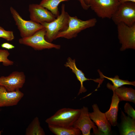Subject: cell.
I'll return each instance as SVG.
<instances>
[{"label":"cell","mask_w":135,"mask_h":135,"mask_svg":"<svg viewBox=\"0 0 135 135\" xmlns=\"http://www.w3.org/2000/svg\"><path fill=\"white\" fill-rule=\"evenodd\" d=\"M120 4L127 2H131L135 3V0H119Z\"/></svg>","instance_id":"4316f807"},{"label":"cell","mask_w":135,"mask_h":135,"mask_svg":"<svg viewBox=\"0 0 135 135\" xmlns=\"http://www.w3.org/2000/svg\"><path fill=\"white\" fill-rule=\"evenodd\" d=\"M93 112H89V116L97 127L100 135H110L111 133V125L108 120L105 113L100 111L96 104L92 106Z\"/></svg>","instance_id":"8fae6325"},{"label":"cell","mask_w":135,"mask_h":135,"mask_svg":"<svg viewBox=\"0 0 135 135\" xmlns=\"http://www.w3.org/2000/svg\"><path fill=\"white\" fill-rule=\"evenodd\" d=\"M28 10L30 20L38 23L50 22L56 18L50 12L40 4H30Z\"/></svg>","instance_id":"7c38bea8"},{"label":"cell","mask_w":135,"mask_h":135,"mask_svg":"<svg viewBox=\"0 0 135 135\" xmlns=\"http://www.w3.org/2000/svg\"><path fill=\"white\" fill-rule=\"evenodd\" d=\"M25 134L26 135H45L38 117H35L30 123L26 129Z\"/></svg>","instance_id":"ffe728a7"},{"label":"cell","mask_w":135,"mask_h":135,"mask_svg":"<svg viewBox=\"0 0 135 135\" xmlns=\"http://www.w3.org/2000/svg\"><path fill=\"white\" fill-rule=\"evenodd\" d=\"M2 131H0V135L2 133Z\"/></svg>","instance_id":"f1b7e54d"},{"label":"cell","mask_w":135,"mask_h":135,"mask_svg":"<svg viewBox=\"0 0 135 135\" xmlns=\"http://www.w3.org/2000/svg\"><path fill=\"white\" fill-rule=\"evenodd\" d=\"M70 0H42L40 4L50 12L56 17L59 15L58 6L62 2Z\"/></svg>","instance_id":"44dd1931"},{"label":"cell","mask_w":135,"mask_h":135,"mask_svg":"<svg viewBox=\"0 0 135 135\" xmlns=\"http://www.w3.org/2000/svg\"><path fill=\"white\" fill-rule=\"evenodd\" d=\"M124 112L128 116L132 118L135 119V110L128 102L126 103L124 106Z\"/></svg>","instance_id":"cb8c5ba5"},{"label":"cell","mask_w":135,"mask_h":135,"mask_svg":"<svg viewBox=\"0 0 135 135\" xmlns=\"http://www.w3.org/2000/svg\"><path fill=\"white\" fill-rule=\"evenodd\" d=\"M83 0L86 4L87 5H89V3L90 0Z\"/></svg>","instance_id":"83f0119b"},{"label":"cell","mask_w":135,"mask_h":135,"mask_svg":"<svg viewBox=\"0 0 135 135\" xmlns=\"http://www.w3.org/2000/svg\"><path fill=\"white\" fill-rule=\"evenodd\" d=\"M48 125L50 130L56 135H80L82 134L80 130L74 127Z\"/></svg>","instance_id":"ac0fdd59"},{"label":"cell","mask_w":135,"mask_h":135,"mask_svg":"<svg viewBox=\"0 0 135 135\" xmlns=\"http://www.w3.org/2000/svg\"><path fill=\"white\" fill-rule=\"evenodd\" d=\"M24 95L19 90L8 92L4 86H0V107L17 105Z\"/></svg>","instance_id":"4fadbf2b"},{"label":"cell","mask_w":135,"mask_h":135,"mask_svg":"<svg viewBox=\"0 0 135 135\" xmlns=\"http://www.w3.org/2000/svg\"><path fill=\"white\" fill-rule=\"evenodd\" d=\"M111 90L114 91L120 101H125L135 104V90L133 88L122 86Z\"/></svg>","instance_id":"e0dca14e"},{"label":"cell","mask_w":135,"mask_h":135,"mask_svg":"<svg viewBox=\"0 0 135 135\" xmlns=\"http://www.w3.org/2000/svg\"><path fill=\"white\" fill-rule=\"evenodd\" d=\"M70 16L65 10V5L62 4L61 12L53 21L49 22H44L41 24L46 31L45 39L48 42L52 43L56 39L57 36L67 28Z\"/></svg>","instance_id":"6da1fadb"},{"label":"cell","mask_w":135,"mask_h":135,"mask_svg":"<svg viewBox=\"0 0 135 135\" xmlns=\"http://www.w3.org/2000/svg\"><path fill=\"white\" fill-rule=\"evenodd\" d=\"M80 109L64 108L57 111L53 115L45 121L48 124L70 126L79 117Z\"/></svg>","instance_id":"7a4b0ae2"},{"label":"cell","mask_w":135,"mask_h":135,"mask_svg":"<svg viewBox=\"0 0 135 135\" xmlns=\"http://www.w3.org/2000/svg\"><path fill=\"white\" fill-rule=\"evenodd\" d=\"M1 47L4 48L8 50L12 49L14 48V46L13 45L8 42H5L1 45Z\"/></svg>","instance_id":"d4e9b609"},{"label":"cell","mask_w":135,"mask_h":135,"mask_svg":"<svg viewBox=\"0 0 135 135\" xmlns=\"http://www.w3.org/2000/svg\"><path fill=\"white\" fill-rule=\"evenodd\" d=\"M80 115L73 126L80 130L83 135H90L92 128L93 129L94 134L100 135L97 126L89 116L88 108L84 106L80 109Z\"/></svg>","instance_id":"9c48e42d"},{"label":"cell","mask_w":135,"mask_h":135,"mask_svg":"<svg viewBox=\"0 0 135 135\" xmlns=\"http://www.w3.org/2000/svg\"><path fill=\"white\" fill-rule=\"evenodd\" d=\"M10 54V53L8 50L0 49V62H2L4 66L12 65L14 63L13 61L8 58Z\"/></svg>","instance_id":"7402d4cb"},{"label":"cell","mask_w":135,"mask_h":135,"mask_svg":"<svg viewBox=\"0 0 135 135\" xmlns=\"http://www.w3.org/2000/svg\"><path fill=\"white\" fill-rule=\"evenodd\" d=\"M14 38L12 31L6 30L0 26V38H3L8 41H11Z\"/></svg>","instance_id":"603a6c76"},{"label":"cell","mask_w":135,"mask_h":135,"mask_svg":"<svg viewBox=\"0 0 135 135\" xmlns=\"http://www.w3.org/2000/svg\"><path fill=\"white\" fill-rule=\"evenodd\" d=\"M66 67H68L72 71V72L75 74L77 79L80 82V86L78 95L80 94L84 93L86 92L87 90L84 86V82L86 80H92L95 82L99 83L98 86H99L102 84L104 80V79L100 78L96 79H89L86 78L84 74L82 71L78 69L77 67L76 63V60L75 59H72L70 57H68L67 60V62L64 64Z\"/></svg>","instance_id":"5bb4252c"},{"label":"cell","mask_w":135,"mask_h":135,"mask_svg":"<svg viewBox=\"0 0 135 135\" xmlns=\"http://www.w3.org/2000/svg\"><path fill=\"white\" fill-rule=\"evenodd\" d=\"M118 37L121 44V51L128 49H135V24L129 26L123 23L116 25Z\"/></svg>","instance_id":"ba28073f"},{"label":"cell","mask_w":135,"mask_h":135,"mask_svg":"<svg viewBox=\"0 0 135 135\" xmlns=\"http://www.w3.org/2000/svg\"><path fill=\"white\" fill-rule=\"evenodd\" d=\"M111 19L116 25L120 23L131 26L135 24V3L120 4Z\"/></svg>","instance_id":"5b68a950"},{"label":"cell","mask_w":135,"mask_h":135,"mask_svg":"<svg viewBox=\"0 0 135 135\" xmlns=\"http://www.w3.org/2000/svg\"><path fill=\"white\" fill-rule=\"evenodd\" d=\"M112 91L113 95L110 107L109 110L105 113L110 124L111 126H114L117 124L118 104L120 101L114 91Z\"/></svg>","instance_id":"9a60e30c"},{"label":"cell","mask_w":135,"mask_h":135,"mask_svg":"<svg viewBox=\"0 0 135 135\" xmlns=\"http://www.w3.org/2000/svg\"><path fill=\"white\" fill-rule=\"evenodd\" d=\"M0 111H1V110H0Z\"/></svg>","instance_id":"f546056e"},{"label":"cell","mask_w":135,"mask_h":135,"mask_svg":"<svg viewBox=\"0 0 135 135\" xmlns=\"http://www.w3.org/2000/svg\"><path fill=\"white\" fill-rule=\"evenodd\" d=\"M78 0L80 2L82 7L84 10H87L90 8V5L86 4L83 0Z\"/></svg>","instance_id":"484cf974"},{"label":"cell","mask_w":135,"mask_h":135,"mask_svg":"<svg viewBox=\"0 0 135 135\" xmlns=\"http://www.w3.org/2000/svg\"><path fill=\"white\" fill-rule=\"evenodd\" d=\"M10 10L22 38L31 36L37 31L44 28L40 24L31 20H26L24 19L12 7H10Z\"/></svg>","instance_id":"52a82bcc"},{"label":"cell","mask_w":135,"mask_h":135,"mask_svg":"<svg viewBox=\"0 0 135 135\" xmlns=\"http://www.w3.org/2000/svg\"><path fill=\"white\" fill-rule=\"evenodd\" d=\"M25 81L24 72L14 71L8 76L0 77V86H4L8 92H13L22 88Z\"/></svg>","instance_id":"30bf717a"},{"label":"cell","mask_w":135,"mask_h":135,"mask_svg":"<svg viewBox=\"0 0 135 135\" xmlns=\"http://www.w3.org/2000/svg\"><path fill=\"white\" fill-rule=\"evenodd\" d=\"M95 18L86 20L79 19L76 16H70L68 26L67 29L57 36L56 38H63L70 39L76 37L78 34L83 30L94 26L97 22Z\"/></svg>","instance_id":"3957f363"},{"label":"cell","mask_w":135,"mask_h":135,"mask_svg":"<svg viewBox=\"0 0 135 135\" xmlns=\"http://www.w3.org/2000/svg\"><path fill=\"white\" fill-rule=\"evenodd\" d=\"M121 119L120 132L121 135L135 134V119L127 116L121 110Z\"/></svg>","instance_id":"2e32d148"},{"label":"cell","mask_w":135,"mask_h":135,"mask_svg":"<svg viewBox=\"0 0 135 135\" xmlns=\"http://www.w3.org/2000/svg\"><path fill=\"white\" fill-rule=\"evenodd\" d=\"M120 4L119 0H90L89 5L99 18L111 19Z\"/></svg>","instance_id":"8992f818"},{"label":"cell","mask_w":135,"mask_h":135,"mask_svg":"<svg viewBox=\"0 0 135 135\" xmlns=\"http://www.w3.org/2000/svg\"><path fill=\"white\" fill-rule=\"evenodd\" d=\"M46 33L45 29L42 28L31 36L20 38L19 42L20 44L30 46L35 50L52 48L60 49V45L48 42L44 38Z\"/></svg>","instance_id":"277c9868"},{"label":"cell","mask_w":135,"mask_h":135,"mask_svg":"<svg viewBox=\"0 0 135 135\" xmlns=\"http://www.w3.org/2000/svg\"><path fill=\"white\" fill-rule=\"evenodd\" d=\"M98 72L99 74L100 78H106L112 82L113 84V85L109 83H108L106 85L107 88L111 90L112 89L116 88L125 85L135 86V81H129L128 80L121 79L119 78L118 75L116 76L114 78L104 76L99 70H98Z\"/></svg>","instance_id":"d6986e66"}]
</instances>
